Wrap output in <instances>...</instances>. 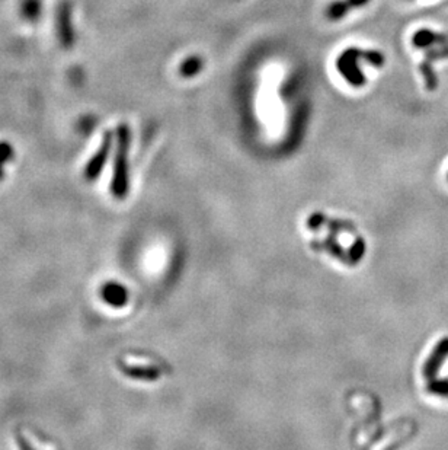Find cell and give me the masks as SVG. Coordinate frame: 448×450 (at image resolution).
<instances>
[{"instance_id": "cell-1", "label": "cell", "mask_w": 448, "mask_h": 450, "mask_svg": "<svg viewBox=\"0 0 448 450\" xmlns=\"http://www.w3.org/2000/svg\"><path fill=\"white\" fill-rule=\"evenodd\" d=\"M128 149H130V130L127 126H119L117 130V153L114 163V176L111 191L115 198H126L128 193Z\"/></svg>"}, {"instance_id": "cell-2", "label": "cell", "mask_w": 448, "mask_h": 450, "mask_svg": "<svg viewBox=\"0 0 448 450\" xmlns=\"http://www.w3.org/2000/svg\"><path fill=\"white\" fill-rule=\"evenodd\" d=\"M365 50L351 47L347 48L336 60V69L351 86L360 88L365 84V76L360 69V60L364 57Z\"/></svg>"}, {"instance_id": "cell-3", "label": "cell", "mask_w": 448, "mask_h": 450, "mask_svg": "<svg viewBox=\"0 0 448 450\" xmlns=\"http://www.w3.org/2000/svg\"><path fill=\"white\" fill-rule=\"evenodd\" d=\"M111 147H113V133H105V138H104L101 147L98 149V152L93 155V158L89 160V163L85 168V178L86 180L93 181L101 175L108 158H110Z\"/></svg>"}, {"instance_id": "cell-4", "label": "cell", "mask_w": 448, "mask_h": 450, "mask_svg": "<svg viewBox=\"0 0 448 450\" xmlns=\"http://www.w3.org/2000/svg\"><path fill=\"white\" fill-rule=\"evenodd\" d=\"M447 359H448V337L438 341V344L434 347L428 360L425 362L424 369H422L425 379L431 380L434 377H437V375L440 373L441 366L444 364V362Z\"/></svg>"}, {"instance_id": "cell-5", "label": "cell", "mask_w": 448, "mask_h": 450, "mask_svg": "<svg viewBox=\"0 0 448 450\" xmlns=\"http://www.w3.org/2000/svg\"><path fill=\"white\" fill-rule=\"evenodd\" d=\"M412 44L416 48L428 50V48L436 47V46L448 44V35L424 28V30H419V31H416L413 34V37H412Z\"/></svg>"}, {"instance_id": "cell-6", "label": "cell", "mask_w": 448, "mask_h": 450, "mask_svg": "<svg viewBox=\"0 0 448 450\" xmlns=\"http://www.w3.org/2000/svg\"><path fill=\"white\" fill-rule=\"evenodd\" d=\"M102 297L108 305L119 308V306H124L127 303L128 293H127L124 285H121L115 281H110L102 288Z\"/></svg>"}, {"instance_id": "cell-7", "label": "cell", "mask_w": 448, "mask_h": 450, "mask_svg": "<svg viewBox=\"0 0 448 450\" xmlns=\"http://www.w3.org/2000/svg\"><path fill=\"white\" fill-rule=\"evenodd\" d=\"M121 371L124 372L127 376L140 379V380H156L160 376V372L153 367H139V366H127L122 364Z\"/></svg>"}, {"instance_id": "cell-8", "label": "cell", "mask_w": 448, "mask_h": 450, "mask_svg": "<svg viewBox=\"0 0 448 450\" xmlns=\"http://www.w3.org/2000/svg\"><path fill=\"white\" fill-rule=\"evenodd\" d=\"M419 72L424 77V84L428 91H436L438 88V76L436 69L432 67V63L428 60H424L419 64Z\"/></svg>"}, {"instance_id": "cell-9", "label": "cell", "mask_w": 448, "mask_h": 450, "mask_svg": "<svg viewBox=\"0 0 448 450\" xmlns=\"http://www.w3.org/2000/svg\"><path fill=\"white\" fill-rule=\"evenodd\" d=\"M202 69V60L198 56H191L188 57L182 64H181V73L186 77H193L197 73H199Z\"/></svg>"}, {"instance_id": "cell-10", "label": "cell", "mask_w": 448, "mask_h": 450, "mask_svg": "<svg viewBox=\"0 0 448 450\" xmlns=\"http://www.w3.org/2000/svg\"><path fill=\"white\" fill-rule=\"evenodd\" d=\"M427 389L428 392L437 395V397H448V379L434 377L428 380Z\"/></svg>"}, {"instance_id": "cell-11", "label": "cell", "mask_w": 448, "mask_h": 450, "mask_svg": "<svg viewBox=\"0 0 448 450\" xmlns=\"http://www.w3.org/2000/svg\"><path fill=\"white\" fill-rule=\"evenodd\" d=\"M425 60L434 63V62H438V60H444L448 59V44H442V46H436V47H431L428 50H425Z\"/></svg>"}, {"instance_id": "cell-12", "label": "cell", "mask_w": 448, "mask_h": 450, "mask_svg": "<svg viewBox=\"0 0 448 450\" xmlns=\"http://www.w3.org/2000/svg\"><path fill=\"white\" fill-rule=\"evenodd\" d=\"M13 155V149L8 142H0V180L3 178V168Z\"/></svg>"}, {"instance_id": "cell-13", "label": "cell", "mask_w": 448, "mask_h": 450, "mask_svg": "<svg viewBox=\"0 0 448 450\" xmlns=\"http://www.w3.org/2000/svg\"><path fill=\"white\" fill-rule=\"evenodd\" d=\"M364 251H365V245H364V242H362L361 239H358L357 243H356L354 247H352L351 251H349L351 261H354V263L360 261V260H361V256H362V254H364Z\"/></svg>"}, {"instance_id": "cell-14", "label": "cell", "mask_w": 448, "mask_h": 450, "mask_svg": "<svg viewBox=\"0 0 448 450\" xmlns=\"http://www.w3.org/2000/svg\"><path fill=\"white\" fill-rule=\"evenodd\" d=\"M324 243H326V247L329 248V251H331L332 254H335L336 256L341 258V260H347L345 251H344L341 247H339V245H338L336 242H333V241H331V239H326Z\"/></svg>"}, {"instance_id": "cell-15", "label": "cell", "mask_w": 448, "mask_h": 450, "mask_svg": "<svg viewBox=\"0 0 448 450\" xmlns=\"http://www.w3.org/2000/svg\"><path fill=\"white\" fill-rule=\"evenodd\" d=\"M369 2H370V0H344V3L348 8V10L362 8V6H365Z\"/></svg>"}]
</instances>
